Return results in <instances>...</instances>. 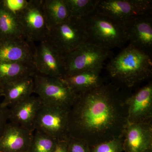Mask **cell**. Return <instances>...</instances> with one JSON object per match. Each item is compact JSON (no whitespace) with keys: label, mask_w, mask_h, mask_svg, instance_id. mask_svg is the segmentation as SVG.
I'll use <instances>...</instances> for the list:
<instances>
[{"label":"cell","mask_w":152,"mask_h":152,"mask_svg":"<svg viewBox=\"0 0 152 152\" xmlns=\"http://www.w3.org/2000/svg\"><path fill=\"white\" fill-rule=\"evenodd\" d=\"M9 122V108L4 107L0 102V135Z\"/></svg>","instance_id":"cell-27"},{"label":"cell","mask_w":152,"mask_h":152,"mask_svg":"<svg viewBox=\"0 0 152 152\" xmlns=\"http://www.w3.org/2000/svg\"><path fill=\"white\" fill-rule=\"evenodd\" d=\"M3 85L0 83V98L2 97L3 93Z\"/></svg>","instance_id":"cell-29"},{"label":"cell","mask_w":152,"mask_h":152,"mask_svg":"<svg viewBox=\"0 0 152 152\" xmlns=\"http://www.w3.org/2000/svg\"><path fill=\"white\" fill-rule=\"evenodd\" d=\"M2 1L8 10L17 15L23 10L28 3L27 0H2Z\"/></svg>","instance_id":"cell-26"},{"label":"cell","mask_w":152,"mask_h":152,"mask_svg":"<svg viewBox=\"0 0 152 152\" xmlns=\"http://www.w3.org/2000/svg\"><path fill=\"white\" fill-rule=\"evenodd\" d=\"M34 132L9 121L0 135V152L28 150Z\"/></svg>","instance_id":"cell-15"},{"label":"cell","mask_w":152,"mask_h":152,"mask_svg":"<svg viewBox=\"0 0 152 152\" xmlns=\"http://www.w3.org/2000/svg\"><path fill=\"white\" fill-rule=\"evenodd\" d=\"M69 109L42 104L36 118L35 130L41 131L58 141L66 140Z\"/></svg>","instance_id":"cell-8"},{"label":"cell","mask_w":152,"mask_h":152,"mask_svg":"<svg viewBox=\"0 0 152 152\" xmlns=\"http://www.w3.org/2000/svg\"><path fill=\"white\" fill-rule=\"evenodd\" d=\"M1 0H0V2H1Z\"/></svg>","instance_id":"cell-31"},{"label":"cell","mask_w":152,"mask_h":152,"mask_svg":"<svg viewBox=\"0 0 152 152\" xmlns=\"http://www.w3.org/2000/svg\"><path fill=\"white\" fill-rule=\"evenodd\" d=\"M128 96L112 84L77 95L69 109L68 137L90 147L123 137L128 124Z\"/></svg>","instance_id":"cell-1"},{"label":"cell","mask_w":152,"mask_h":152,"mask_svg":"<svg viewBox=\"0 0 152 152\" xmlns=\"http://www.w3.org/2000/svg\"><path fill=\"white\" fill-rule=\"evenodd\" d=\"M123 137L125 152H152V124H129Z\"/></svg>","instance_id":"cell-12"},{"label":"cell","mask_w":152,"mask_h":152,"mask_svg":"<svg viewBox=\"0 0 152 152\" xmlns=\"http://www.w3.org/2000/svg\"><path fill=\"white\" fill-rule=\"evenodd\" d=\"M34 48V64L36 72L52 77L63 78L64 56L45 40L39 42Z\"/></svg>","instance_id":"cell-10"},{"label":"cell","mask_w":152,"mask_h":152,"mask_svg":"<svg viewBox=\"0 0 152 152\" xmlns=\"http://www.w3.org/2000/svg\"><path fill=\"white\" fill-rule=\"evenodd\" d=\"M129 124H152V83L150 82L126 99Z\"/></svg>","instance_id":"cell-11"},{"label":"cell","mask_w":152,"mask_h":152,"mask_svg":"<svg viewBox=\"0 0 152 152\" xmlns=\"http://www.w3.org/2000/svg\"><path fill=\"white\" fill-rule=\"evenodd\" d=\"M42 103L37 95H31L9 108V121L34 132L36 118Z\"/></svg>","instance_id":"cell-13"},{"label":"cell","mask_w":152,"mask_h":152,"mask_svg":"<svg viewBox=\"0 0 152 152\" xmlns=\"http://www.w3.org/2000/svg\"><path fill=\"white\" fill-rule=\"evenodd\" d=\"M107 69L113 80L131 88L151 77L152 55L129 44L111 60Z\"/></svg>","instance_id":"cell-2"},{"label":"cell","mask_w":152,"mask_h":152,"mask_svg":"<svg viewBox=\"0 0 152 152\" xmlns=\"http://www.w3.org/2000/svg\"><path fill=\"white\" fill-rule=\"evenodd\" d=\"M102 69L84 71L62 78L76 94L86 92L104 84Z\"/></svg>","instance_id":"cell-18"},{"label":"cell","mask_w":152,"mask_h":152,"mask_svg":"<svg viewBox=\"0 0 152 152\" xmlns=\"http://www.w3.org/2000/svg\"><path fill=\"white\" fill-rule=\"evenodd\" d=\"M89 41L110 50L128 41L126 26L95 12L84 18Z\"/></svg>","instance_id":"cell-3"},{"label":"cell","mask_w":152,"mask_h":152,"mask_svg":"<svg viewBox=\"0 0 152 152\" xmlns=\"http://www.w3.org/2000/svg\"><path fill=\"white\" fill-rule=\"evenodd\" d=\"M99 0H65L70 17L83 19L96 12Z\"/></svg>","instance_id":"cell-22"},{"label":"cell","mask_w":152,"mask_h":152,"mask_svg":"<svg viewBox=\"0 0 152 152\" xmlns=\"http://www.w3.org/2000/svg\"><path fill=\"white\" fill-rule=\"evenodd\" d=\"M110 55V50L88 41L64 56V77L84 71L102 69Z\"/></svg>","instance_id":"cell-5"},{"label":"cell","mask_w":152,"mask_h":152,"mask_svg":"<svg viewBox=\"0 0 152 152\" xmlns=\"http://www.w3.org/2000/svg\"><path fill=\"white\" fill-rule=\"evenodd\" d=\"M25 39L24 35L16 15L0 2V41Z\"/></svg>","instance_id":"cell-19"},{"label":"cell","mask_w":152,"mask_h":152,"mask_svg":"<svg viewBox=\"0 0 152 152\" xmlns=\"http://www.w3.org/2000/svg\"><path fill=\"white\" fill-rule=\"evenodd\" d=\"M126 27L129 44L152 55V19L151 14L136 18Z\"/></svg>","instance_id":"cell-14"},{"label":"cell","mask_w":152,"mask_h":152,"mask_svg":"<svg viewBox=\"0 0 152 152\" xmlns=\"http://www.w3.org/2000/svg\"><path fill=\"white\" fill-rule=\"evenodd\" d=\"M25 39L30 43L43 41L49 29L42 8V0H30L18 15Z\"/></svg>","instance_id":"cell-9"},{"label":"cell","mask_w":152,"mask_h":152,"mask_svg":"<svg viewBox=\"0 0 152 152\" xmlns=\"http://www.w3.org/2000/svg\"><path fill=\"white\" fill-rule=\"evenodd\" d=\"M123 137L90 147V152H123Z\"/></svg>","instance_id":"cell-24"},{"label":"cell","mask_w":152,"mask_h":152,"mask_svg":"<svg viewBox=\"0 0 152 152\" xmlns=\"http://www.w3.org/2000/svg\"><path fill=\"white\" fill-rule=\"evenodd\" d=\"M44 40L65 56L89 41L84 19L70 17L50 29Z\"/></svg>","instance_id":"cell-4"},{"label":"cell","mask_w":152,"mask_h":152,"mask_svg":"<svg viewBox=\"0 0 152 152\" xmlns=\"http://www.w3.org/2000/svg\"><path fill=\"white\" fill-rule=\"evenodd\" d=\"M53 152H67L66 139L58 141Z\"/></svg>","instance_id":"cell-28"},{"label":"cell","mask_w":152,"mask_h":152,"mask_svg":"<svg viewBox=\"0 0 152 152\" xmlns=\"http://www.w3.org/2000/svg\"><path fill=\"white\" fill-rule=\"evenodd\" d=\"M3 86L4 99L1 104L4 107L9 108L34 94V82L32 76L24 77Z\"/></svg>","instance_id":"cell-17"},{"label":"cell","mask_w":152,"mask_h":152,"mask_svg":"<svg viewBox=\"0 0 152 152\" xmlns=\"http://www.w3.org/2000/svg\"><path fill=\"white\" fill-rule=\"evenodd\" d=\"M58 140L42 132L35 130L28 150L29 152H53Z\"/></svg>","instance_id":"cell-23"},{"label":"cell","mask_w":152,"mask_h":152,"mask_svg":"<svg viewBox=\"0 0 152 152\" xmlns=\"http://www.w3.org/2000/svg\"><path fill=\"white\" fill-rule=\"evenodd\" d=\"M34 94L42 103L69 109L77 95L62 78L44 75L36 72L33 75Z\"/></svg>","instance_id":"cell-6"},{"label":"cell","mask_w":152,"mask_h":152,"mask_svg":"<svg viewBox=\"0 0 152 152\" xmlns=\"http://www.w3.org/2000/svg\"><path fill=\"white\" fill-rule=\"evenodd\" d=\"M34 47L32 48L24 39L0 41V61L18 62L34 66Z\"/></svg>","instance_id":"cell-16"},{"label":"cell","mask_w":152,"mask_h":152,"mask_svg":"<svg viewBox=\"0 0 152 152\" xmlns=\"http://www.w3.org/2000/svg\"><path fill=\"white\" fill-rule=\"evenodd\" d=\"M20 152H29V150H26V151H23Z\"/></svg>","instance_id":"cell-30"},{"label":"cell","mask_w":152,"mask_h":152,"mask_svg":"<svg viewBox=\"0 0 152 152\" xmlns=\"http://www.w3.org/2000/svg\"><path fill=\"white\" fill-rule=\"evenodd\" d=\"M67 152H90V146L84 140L68 137Z\"/></svg>","instance_id":"cell-25"},{"label":"cell","mask_w":152,"mask_h":152,"mask_svg":"<svg viewBox=\"0 0 152 152\" xmlns=\"http://www.w3.org/2000/svg\"><path fill=\"white\" fill-rule=\"evenodd\" d=\"M151 0H99L96 12L124 26L137 17L151 14Z\"/></svg>","instance_id":"cell-7"},{"label":"cell","mask_w":152,"mask_h":152,"mask_svg":"<svg viewBox=\"0 0 152 152\" xmlns=\"http://www.w3.org/2000/svg\"><path fill=\"white\" fill-rule=\"evenodd\" d=\"M42 8L49 30L70 17L65 0H42Z\"/></svg>","instance_id":"cell-21"},{"label":"cell","mask_w":152,"mask_h":152,"mask_svg":"<svg viewBox=\"0 0 152 152\" xmlns=\"http://www.w3.org/2000/svg\"><path fill=\"white\" fill-rule=\"evenodd\" d=\"M36 72L34 66L18 62L0 61V83L4 86Z\"/></svg>","instance_id":"cell-20"}]
</instances>
